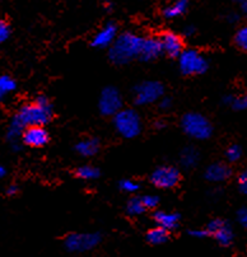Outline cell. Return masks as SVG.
Listing matches in <instances>:
<instances>
[{"label": "cell", "instance_id": "1", "mask_svg": "<svg viewBox=\"0 0 247 257\" xmlns=\"http://www.w3.org/2000/svg\"><path fill=\"white\" fill-rule=\"evenodd\" d=\"M52 104L45 96L25 103L11 118L7 128V140L13 152L22 151V134L31 126H45L52 118Z\"/></svg>", "mask_w": 247, "mask_h": 257}, {"label": "cell", "instance_id": "2", "mask_svg": "<svg viewBox=\"0 0 247 257\" xmlns=\"http://www.w3.org/2000/svg\"><path fill=\"white\" fill-rule=\"evenodd\" d=\"M143 37L132 32H125L118 35L108 51V58L116 65H124L134 59L139 58L142 46H143Z\"/></svg>", "mask_w": 247, "mask_h": 257}, {"label": "cell", "instance_id": "3", "mask_svg": "<svg viewBox=\"0 0 247 257\" xmlns=\"http://www.w3.org/2000/svg\"><path fill=\"white\" fill-rule=\"evenodd\" d=\"M113 126L122 138L134 139L142 132V120L137 111L122 108L113 116Z\"/></svg>", "mask_w": 247, "mask_h": 257}, {"label": "cell", "instance_id": "4", "mask_svg": "<svg viewBox=\"0 0 247 257\" xmlns=\"http://www.w3.org/2000/svg\"><path fill=\"white\" fill-rule=\"evenodd\" d=\"M182 130L187 137L196 140H205L210 138L213 126L208 118L198 112H189L181 120Z\"/></svg>", "mask_w": 247, "mask_h": 257}, {"label": "cell", "instance_id": "5", "mask_svg": "<svg viewBox=\"0 0 247 257\" xmlns=\"http://www.w3.org/2000/svg\"><path fill=\"white\" fill-rule=\"evenodd\" d=\"M102 239L97 232L91 233H70L64 239V246L69 252H87L96 248Z\"/></svg>", "mask_w": 247, "mask_h": 257}, {"label": "cell", "instance_id": "6", "mask_svg": "<svg viewBox=\"0 0 247 257\" xmlns=\"http://www.w3.org/2000/svg\"><path fill=\"white\" fill-rule=\"evenodd\" d=\"M179 66L182 74L199 75L205 73L208 69V61L196 50H184L179 56Z\"/></svg>", "mask_w": 247, "mask_h": 257}, {"label": "cell", "instance_id": "7", "mask_svg": "<svg viewBox=\"0 0 247 257\" xmlns=\"http://www.w3.org/2000/svg\"><path fill=\"white\" fill-rule=\"evenodd\" d=\"M165 88L162 83L156 80H147L140 83L134 89V102L138 106H148L158 102L163 97Z\"/></svg>", "mask_w": 247, "mask_h": 257}, {"label": "cell", "instance_id": "8", "mask_svg": "<svg viewBox=\"0 0 247 257\" xmlns=\"http://www.w3.org/2000/svg\"><path fill=\"white\" fill-rule=\"evenodd\" d=\"M99 112L103 116H115L122 109V97L115 87H106L98 99Z\"/></svg>", "mask_w": 247, "mask_h": 257}, {"label": "cell", "instance_id": "9", "mask_svg": "<svg viewBox=\"0 0 247 257\" xmlns=\"http://www.w3.org/2000/svg\"><path fill=\"white\" fill-rule=\"evenodd\" d=\"M180 171L172 166H161L156 168L151 176V182L157 189H172L180 182Z\"/></svg>", "mask_w": 247, "mask_h": 257}, {"label": "cell", "instance_id": "10", "mask_svg": "<svg viewBox=\"0 0 247 257\" xmlns=\"http://www.w3.org/2000/svg\"><path fill=\"white\" fill-rule=\"evenodd\" d=\"M205 229L208 230L209 237L214 238L215 241L223 247L231 246L234 239V233L232 227L222 219H214V220L209 222Z\"/></svg>", "mask_w": 247, "mask_h": 257}, {"label": "cell", "instance_id": "11", "mask_svg": "<svg viewBox=\"0 0 247 257\" xmlns=\"http://www.w3.org/2000/svg\"><path fill=\"white\" fill-rule=\"evenodd\" d=\"M21 140L30 148H42L49 143L50 135L45 126H31L23 132Z\"/></svg>", "mask_w": 247, "mask_h": 257}, {"label": "cell", "instance_id": "12", "mask_svg": "<svg viewBox=\"0 0 247 257\" xmlns=\"http://www.w3.org/2000/svg\"><path fill=\"white\" fill-rule=\"evenodd\" d=\"M160 40L163 47V52H166L171 58H179L181 52L184 51L182 39L177 33L167 31V32L162 33Z\"/></svg>", "mask_w": 247, "mask_h": 257}, {"label": "cell", "instance_id": "13", "mask_svg": "<svg viewBox=\"0 0 247 257\" xmlns=\"http://www.w3.org/2000/svg\"><path fill=\"white\" fill-rule=\"evenodd\" d=\"M116 39H117V28L113 23H107L94 35L92 45L94 47H99V49L111 47Z\"/></svg>", "mask_w": 247, "mask_h": 257}, {"label": "cell", "instance_id": "14", "mask_svg": "<svg viewBox=\"0 0 247 257\" xmlns=\"http://www.w3.org/2000/svg\"><path fill=\"white\" fill-rule=\"evenodd\" d=\"M162 52L163 47L161 40L156 39V37H149V39H144L139 59L143 61H152L161 56Z\"/></svg>", "mask_w": 247, "mask_h": 257}, {"label": "cell", "instance_id": "15", "mask_svg": "<svg viewBox=\"0 0 247 257\" xmlns=\"http://www.w3.org/2000/svg\"><path fill=\"white\" fill-rule=\"evenodd\" d=\"M231 177V168L224 163H211L205 171V178L210 182H223Z\"/></svg>", "mask_w": 247, "mask_h": 257}, {"label": "cell", "instance_id": "16", "mask_svg": "<svg viewBox=\"0 0 247 257\" xmlns=\"http://www.w3.org/2000/svg\"><path fill=\"white\" fill-rule=\"evenodd\" d=\"M154 222L157 223V227H161L166 230H172L177 228L180 222V215L176 213H171V211H156L153 215Z\"/></svg>", "mask_w": 247, "mask_h": 257}, {"label": "cell", "instance_id": "17", "mask_svg": "<svg viewBox=\"0 0 247 257\" xmlns=\"http://www.w3.org/2000/svg\"><path fill=\"white\" fill-rule=\"evenodd\" d=\"M99 140L96 138H88V139H83L75 145V151L78 154L82 157H93L98 153L99 151Z\"/></svg>", "mask_w": 247, "mask_h": 257}, {"label": "cell", "instance_id": "18", "mask_svg": "<svg viewBox=\"0 0 247 257\" xmlns=\"http://www.w3.org/2000/svg\"><path fill=\"white\" fill-rule=\"evenodd\" d=\"M187 8H189V0H175L173 3L163 9V16L168 20L179 18L187 11Z\"/></svg>", "mask_w": 247, "mask_h": 257}, {"label": "cell", "instance_id": "19", "mask_svg": "<svg viewBox=\"0 0 247 257\" xmlns=\"http://www.w3.org/2000/svg\"><path fill=\"white\" fill-rule=\"evenodd\" d=\"M198 162L199 152L194 147H186L185 149H182L181 154H180V163H181L182 167L190 170V168L195 167Z\"/></svg>", "mask_w": 247, "mask_h": 257}, {"label": "cell", "instance_id": "20", "mask_svg": "<svg viewBox=\"0 0 247 257\" xmlns=\"http://www.w3.org/2000/svg\"><path fill=\"white\" fill-rule=\"evenodd\" d=\"M168 237H170V232L161 227L152 228L147 233V241L151 244H154V246L166 243L168 241Z\"/></svg>", "mask_w": 247, "mask_h": 257}, {"label": "cell", "instance_id": "21", "mask_svg": "<svg viewBox=\"0 0 247 257\" xmlns=\"http://www.w3.org/2000/svg\"><path fill=\"white\" fill-rule=\"evenodd\" d=\"M17 89V82L11 75H0V103Z\"/></svg>", "mask_w": 247, "mask_h": 257}, {"label": "cell", "instance_id": "22", "mask_svg": "<svg viewBox=\"0 0 247 257\" xmlns=\"http://www.w3.org/2000/svg\"><path fill=\"white\" fill-rule=\"evenodd\" d=\"M223 103L232 107L236 111H244L247 109V94H238V96L228 94L223 98Z\"/></svg>", "mask_w": 247, "mask_h": 257}, {"label": "cell", "instance_id": "23", "mask_svg": "<svg viewBox=\"0 0 247 257\" xmlns=\"http://www.w3.org/2000/svg\"><path fill=\"white\" fill-rule=\"evenodd\" d=\"M99 170L94 166H82L75 171V175L78 178L84 181H92L99 177Z\"/></svg>", "mask_w": 247, "mask_h": 257}, {"label": "cell", "instance_id": "24", "mask_svg": "<svg viewBox=\"0 0 247 257\" xmlns=\"http://www.w3.org/2000/svg\"><path fill=\"white\" fill-rule=\"evenodd\" d=\"M146 211L143 205V201L140 197H132L127 204V213L132 216L142 215Z\"/></svg>", "mask_w": 247, "mask_h": 257}, {"label": "cell", "instance_id": "25", "mask_svg": "<svg viewBox=\"0 0 247 257\" xmlns=\"http://www.w3.org/2000/svg\"><path fill=\"white\" fill-rule=\"evenodd\" d=\"M234 42L243 51H247V25L242 26L234 36Z\"/></svg>", "mask_w": 247, "mask_h": 257}, {"label": "cell", "instance_id": "26", "mask_svg": "<svg viewBox=\"0 0 247 257\" xmlns=\"http://www.w3.org/2000/svg\"><path fill=\"white\" fill-rule=\"evenodd\" d=\"M118 187L122 190L124 192H128V194H134L139 190V183L135 182L134 180H130V178H127V180L120 181L118 183Z\"/></svg>", "mask_w": 247, "mask_h": 257}, {"label": "cell", "instance_id": "27", "mask_svg": "<svg viewBox=\"0 0 247 257\" xmlns=\"http://www.w3.org/2000/svg\"><path fill=\"white\" fill-rule=\"evenodd\" d=\"M140 199L143 201L146 210H152V209L157 208L158 204H160V199L156 195H144V196H140Z\"/></svg>", "mask_w": 247, "mask_h": 257}, {"label": "cell", "instance_id": "28", "mask_svg": "<svg viewBox=\"0 0 247 257\" xmlns=\"http://www.w3.org/2000/svg\"><path fill=\"white\" fill-rule=\"evenodd\" d=\"M225 157L229 162H237L242 157V151L238 145H231L225 152Z\"/></svg>", "mask_w": 247, "mask_h": 257}, {"label": "cell", "instance_id": "29", "mask_svg": "<svg viewBox=\"0 0 247 257\" xmlns=\"http://www.w3.org/2000/svg\"><path fill=\"white\" fill-rule=\"evenodd\" d=\"M9 36H11V27H9L8 22L0 20V46L8 41Z\"/></svg>", "mask_w": 247, "mask_h": 257}, {"label": "cell", "instance_id": "30", "mask_svg": "<svg viewBox=\"0 0 247 257\" xmlns=\"http://www.w3.org/2000/svg\"><path fill=\"white\" fill-rule=\"evenodd\" d=\"M238 187H239V191L247 196V171H244V172H242L241 175H239Z\"/></svg>", "mask_w": 247, "mask_h": 257}, {"label": "cell", "instance_id": "31", "mask_svg": "<svg viewBox=\"0 0 247 257\" xmlns=\"http://www.w3.org/2000/svg\"><path fill=\"white\" fill-rule=\"evenodd\" d=\"M237 220H238L239 224L243 228L247 229V208H241L238 211H237Z\"/></svg>", "mask_w": 247, "mask_h": 257}, {"label": "cell", "instance_id": "32", "mask_svg": "<svg viewBox=\"0 0 247 257\" xmlns=\"http://www.w3.org/2000/svg\"><path fill=\"white\" fill-rule=\"evenodd\" d=\"M189 234L194 238H199V239H203V238L209 237L208 230L205 228H198V229H191L189 232Z\"/></svg>", "mask_w": 247, "mask_h": 257}, {"label": "cell", "instance_id": "33", "mask_svg": "<svg viewBox=\"0 0 247 257\" xmlns=\"http://www.w3.org/2000/svg\"><path fill=\"white\" fill-rule=\"evenodd\" d=\"M18 192H20V187H18V185H16V183H12V185H9L6 190V194L8 195L9 197L16 196Z\"/></svg>", "mask_w": 247, "mask_h": 257}, {"label": "cell", "instance_id": "34", "mask_svg": "<svg viewBox=\"0 0 247 257\" xmlns=\"http://www.w3.org/2000/svg\"><path fill=\"white\" fill-rule=\"evenodd\" d=\"M158 102H160L161 109H168V108H171V106H172V99H171L170 97L163 96Z\"/></svg>", "mask_w": 247, "mask_h": 257}, {"label": "cell", "instance_id": "35", "mask_svg": "<svg viewBox=\"0 0 247 257\" xmlns=\"http://www.w3.org/2000/svg\"><path fill=\"white\" fill-rule=\"evenodd\" d=\"M238 20H239V16L237 13H229L227 16V21L229 23H236L238 22Z\"/></svg>", "mask_w": 247, "mask_h": 257}, {"label": "cell", "instance_id": "36", "mask_svg": "<svg viewBox=\"0 0 247 257\" xmlns=\"http://www.w3.org/2000/svg\"><path fill=\"white\" fill-rule=\"evenodd\" d=\"M194 33H195V27H194V26H187V27H185L184 30L185 36H192Z\"/></svg>", "mask_w": 247, "mask_h": 257}, {"label": "cell", "instance_id": "37", "mask_svg": "<svg viewBox=\"0 0 247 257\" xmlns=\"http://www.w3.org/2000/svg\"><path fill=\"white\" fill-rule=\"evenodd\" d=\"M6 176H7V168L4 167L3 164L0 163V180L6 177Z\"/></svg>", "mask_w": 247, "mask_h": 257}, {"label": "cell", "instance_id": "38", "mask_svg": "<svg viewBox=\"0 0 247 257\" xmlns=\"http://www.w3.org/2000/svg\"><path fill=\"white\" fill-rule=\"evenodd\" d=\"M241 9H242V13L247 17V0H242Z\"/></svg>", "mask_w": 247, "mask_h": 257}, {"label": "cell", "instance_id": "39", "mask_svg": "<svg viewBox=\"0 0 247 257\" xmlns=\"http://www.w3.org/2000/svg\"><path fill=\"white\" fill-rule=\"evenodd\" d=\"M156 126H157V127H158V128H162V127H165L166 123L163 122V121H158V122L156 123Z\"/></svg>", "mask_w": 247, "mask_h": 257}, {"label": "cell", "instance_id": "40", "mask_svg": "<svg viewBox=\"0 0 247 257\" xmlns=\"http://www.w3.org/2000/svg\"><path fill=\"white\" fill-rule=\"evenodd\" d=\"M233 2H236V3H242V0H233Z\"/></svg>", "mask_w": 247, "mask_h": 257}]
</instances>
